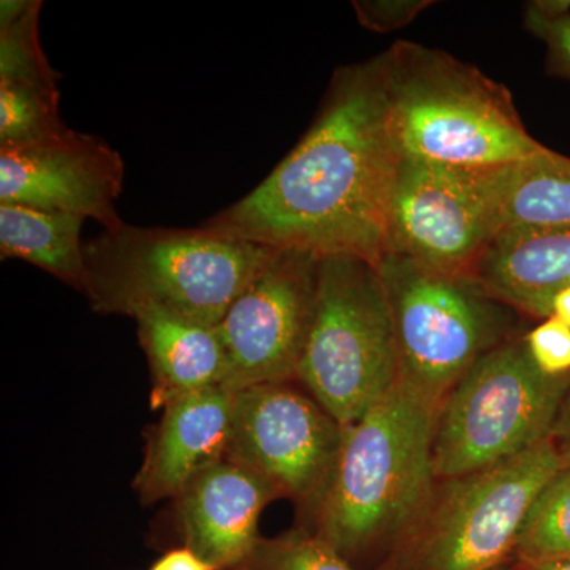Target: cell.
<instances>
[{"mask_svg": "<svg viewBox=\"0 0 570 570\" xmlns=\"http://www.w3.org/2000/svg\"><path fill=\"white\" fill-rule=\"evenodd\" d=\"M121 154L97 135L67 127L61 134L28 145L0 148V204L77 214L118 230Z\"/></svg>", "mask_w": 570, "mask_h": 570, "instance_id": "12", "label": "cell"}, {"mask_svg": "<svg viewBox=\"0 0 570 570\" xmlns=\"http://www.w3.org/2000/svg\"><path fill=\"white\" fill-rule=\"evenodd\" d=\"M551 316L570 326V287L561 291L551 303Z\"/></svg>", "mask_w": 570, "mask_h": 570, "instance_id": "28", "label": "cell"}, {"mask_svg": "<svg viewBox=\"0 0 570 570\" xmlns=\"http://www.w3.org/2000/svg\"><path fill=\"white\" fill-rule=\"evenodd\" d=\"M471 275L521 316L551 317L554 296L570 287V225L502 228Z\"/></svg>", "mask_w": 570, "mask_h": 570, "instance_id": "15", "label": "cell"}, {"mask_svg": "<svg viewBox=\"0 0 570 570\" xmlns=\"http://www.w3.org/2000/svg\"><path fill=\"white\" fill-rule=\"evenodd\" d=\"M376 265L395 325L400 377L434 400H444L480 356L523 335L521 314L471 273L393 254Z\"/></svg>", "mask_w": 570, "mask_h": 570, "instance_id": "7", "label": "cell"}, {"mask_svg": "<svg viewBox=\"0 0 570 570\" xmlns=\"http://www.w3.org/2000/svg\"><path fill=\"white\" fill-rule=\"evenodd\" d=\"M569 389L570 377L534 365L524 333L480 356L439 407L436 479L485 471L549 441Z\"/></svg>", "mask_w": 570, "mask_h": 570, "instance_id": "8", "label": "cell"}, {"mask_svg": "<svg viewBox=\"0 0 570 570\" xmlns=\"http://www.w3.org/2000/svg\"><path fill=\"white\" fill-rule=\"evenodd\" d=\"M562 466L549 439L485 471L436 479L417 519L374 570H497L509 564L532 499Z\"/></svg>", "mask_w": 570, "mask_h": 570, "instance_id": "6", "label": "cell"}, {"mask_svg": "<svg viewBox=\"0 0 570 570\" xmlns=\"http://www.w3.org/2000/svg\"><path fill=\"white\" fill-rule=\"evenodd\" d=\"M570 225V157L546 148L501 167V230Z\"/></svg>", "mask_w": 570, "mask_h": 570, "instance_id": "18", "label": "cell"}, {"mask_svg": "<svg viewBox=\"0 0 570 570\" xmlns=\"http://www.w3.org/2000/svg\"><path fill=\"white\" fill-rule=\"evenodd\" d=\"M400 160L374 56L337 69L295 148L253 193L202 227L275 249L377 264Z\"/></svg>", "mask_w": 570, "mask_h": 570, "instance_id": "1", "label": "cell"}, {"mask_svg": "<svg viewBox=\"0 0 570 570\" xmlns=\"http://www.w3.org/2000/svg\"><path fill=\"white\" fill-rule=\"evenodd\" d=\"M149 570H212L205 564L194 551L187 547H179L167 551L164 557L154 562L153 568Z\"/></svg>", "mask_w": 570, "mask_h": 570, "instance_id": "27", "label": "cell"}, {"mask_svg": "<svg viewBox=\"0 0 570 570\" xmlns=\"http://www.w3.org/2000/svg\"><path fill=\"white\" fill-rule=\"evenodd\" d=\"M296 382L235 392L225 459L313 512L335 468L344 426Z\"/></svg>", "mask_w": 570, "mask_h": 570, "instance_id": "10", "label": "cell"}, {"mask_svg": "<svg viewBox=\"0 0 570 570\" xmlns=\"http://www.w3.org/2000/svg\"><path fill=\"white\" fill-rule=\"evenodd\" d=\"M277 498L268 480L234 461H217L175 498L184 547L212 570L243 568L262 539V512Z\"/></svg>", "mask_w": 570, "mask_h": 570, "instance_id": "13", "label": "cell"}, {"mask_svg": "<svg viewBox=\"0 0 570 570\" xmlns=\"http://www.w3.org/2000/svg\"><path fill=\"white\" fill-rule=\"evenodd\" d=\"M551 444L557 449L558 455L564 466H570V389L558 414L557 423L550 436Z\"/></svg>", "mask_w": 570, "mask_h": 570, "instance_id": "26", "label": "cell"}, {"mask_svg": "<svg viewBox=\"0 0 570 570\" xmlns=\"http://www.w3.org/2000/svg\"><path fill=\"white\" fill-rule=\"evenodd\" d=\"M524 28L543 41L547 71L570 81V2L540 0L524 7Z\"/></svg>", "mask_w": 570, "mask_h": 570, "instance_id": "23", "label": "cell"}, {"mask_svg": "<svg viewBox=\"0 0 570 570\" xmlns=\"http://www.w3.org/2000/svg\"><path fill=\"white\" fill-rule=\"evenodd\" d=\"M85 217L0 204V255L20 258L82 292L86 283Z\"/></svg>", "mask_w": 570, "mask_h": 570, "instance_id": "17", "label": "cell"}, {"mask_svg": "<svg viewBox=\"0 0 570 570\" xmlns=\"http://www.w3.org/2000/svg\"><path fill=\"white\" fill-rule=\"evenodd\" d=\"M497 570H531L528 568H524V566L519 564V562H509V564L502 566V568H499Z\"/></svg>", "mask_w": 570, "mask_h": 570, "instance_id": "30", "label": "cell"}, {"mask_svg": "<svg viewBox=\"0 0 570 570\" xmlns=\"http://www.w3.org/2000/svg\"><path fill=\"white\" fill-rule=\"evenodd\" d=\"M397 381L395 325L377 265L356 255L322 257L316 311L296 382L347 428Z\"/></svg>", "mask_w": 570, "mask_h": 570, "instance_id": "5", "label": "cell"}, {"mask_svg": "<svg viewBox=\"0 0 570 570\" xmlns=\"http://www.w3.org/2000/svg\"><path fill=\"white\" fill-rule=\"evenodd\" d=\"M238 570H360L314 531L292 530L258 540Z\"/></svg>", "mask_w": 570, "mask_h": 570, "instance_id": "22", "label": "cell"}, {"mask_svg": "<svg viewBox=\"0 0 570 570\" xmlns=\"http://www.w3.org/2000/svg\"><path fill=\"white\" fill-rule=\"evenodd\" d=\"M499 230L501 167H455L401 157L384 254L445 272L471 273Z\"/></svg>", "mask_w": 570, "mask_h": 570, "instance_id": "9", "label": "cell"}, {"mask_svg": "<svg viewBox=\"0 0 570 570\" xmlns=\"http://www.w3.org/2000/svg\"><path fill=\"white\" fill-rule=\"evenodd\" d=\"M135 322L151 370L154 409L224 385L227 356L217 326L163 313L141 314Z\"/></svg>", "mask_w": 570, "mask_h": 570, "instance_id": "16", "label": "cell"}, {"mask_svg": "<svg viewBox=\"0 0 570 570\" xmlns=\"http://www.w3.org/2000/svg\"><path fill=\"white\" fill-rule=\"evenodd\" d=\"M532 362L550 377H570V326L549 317L524 333Z\"/></svg>", "mask_w": 570, "mask_h": 570, "instance_id": "24", "label": "cell"}, {"mask_svg": "<svg viewBox=\"0 0 570 570\" xmlns=\"http://www.w3.org/2000/svg\"><path fill=\"white\" fill-rule=\"evenodd\" d=\"M234 407L235 392L224 385L165 404L134 482L141 502L175 499L195 475L225 459Z\"/></svg>", "mask_w": 570, "mask_h": 570, "instance_id": "14", "label": "cell"}, {"mask_svg": "<svg viewBox=\"0 0 570 570\" xmlns=\"http://www.w3.org/2000/svg\"><path fill=\"white\" fill-rule=\"evenodd\" d=\"M377 59L401 157L494 168L547 148L528 132L509 89L478 67L407 40Z\"/></svg>", "mask_w": 570, "mask_h": 570, "instance_id": "4", "label": "cell"}, {"mask_svg": "<svg viewBox=\"0 0 570 570\" xmlns=\"http://www.w3.org/2000/svg\"><path fill=\"white\" fill-rule=\"evenodd\" d=\"M442 401L404 379L354 425L313 510L314 532L355 568L384 561L436 483L434 431Z\"/></svg>", "mask_w": 570, "mask_h": 570, "instance_id": "2", "label": "cell"}, {"mask_svg": "<svg viewBox=\"0 0 570 570\" xmlns=\"http://www.w3.org/2000/svg\"><path fill=\"white\" fill-rule=\"evenodd\" d=\"M59 89L0 82V148L28 145L67 129Z\"/></svg>", "mask_w": 570, "mask_h": 570, "instance_id": "21", "label": "cell"}, {"mask_svg": "<svg viewBox=\"0 0 570 570\" xmlns=\"http://www.w3.org/2000/svg\"><path fill=\"white\" fill-rule=\"evenodd\" d=\"M570 560V466H562L532 499L517 535L513 562Z\"/></svg>", "mask_w": 570, "mask_h": 570, "instance_id": "20", "label": "cell"}, {"mask_svg": "<svg viewBox=\"0 0 570 570\" xmlns=\"http://www.w3.org/2000/svg\"><path fill=\"white\" fill-rule=\"evenodd\" d=\"M321 255L277 249L217 325L227 374L224 387L296 382L314 311Z\"/></svg>", "mask_w": 570, "mask_h": 570, "instance_id": "11", "label": "cell"}, {"mask_svg": "<svg viewBox=\"0 0 570 570\" xmlns=\"http://www.w3.org/2000/svg\"><path fill=\"white\" fill-rule=\"evenodd\" d=\"M276 250L202 225L124 224L86 243L82 294L100 314L163 313L217 326Z\"/></svg>", "mask_w": 570, "mask_h": 570, "instance_id": "3", "label": "cell"}, {"mask_svg": "<svg viewBox=\"0 0 570 570\" xmlns=\"http://www.w3.org/2000/svg\"><path fill=\"white\" fill-rule=\"evenodd\" d=\"M431 3L425 0H355L352 6L366 29L390 32L414 21L420 11Z\"/></svg>", "mask_w": 570, "mask_h": 570, "instance_id": "25", "label": "cell"}, {"mask_svg": "<svg viewBox=\"0 0 570 570\" xmlns=\"http://www.w3.org/2000/svg\"><path fill=\"white\" fill-rule=\"evenodd\" d=\"M524 568L531 570H570V560L539 562V564L524 566Z\"/></svg>", "mask_w": 570, "mask_h": 570, "instance_id": "29", "label": "cell"}, {"mask_svg": "<svg viewBox=\"0 0 570 570\" xmlns=\"http://www.w3.org/2000/svg\"><path fill=\"white\" fill-rule=\"evenodd\" d=\"M41 6L40 0L0 2V82L59 89V73L40 45Z\"/></svg>", "mask_w": 570, "mask_h": 570, "instance_id": "19", "label": "cell"}]
</instances>
